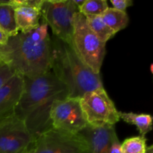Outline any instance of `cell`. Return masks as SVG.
<instances>
[{
    "label": "cell",
    "instance_id": "obj_17",
    "mask_svg": "<svg viewBox=\"0 0 153 153\" xmlns=\"http://www.w3.org/2000/svg\"><path fill=\"white\" fill-rule=\"evenodd\" d=\"M146 148V138L145 136L139 135L129 137L121 143L122 153H145Z\"/></svg>",
    "mask_w": 153,
    "mask_h": 153
},
{
    "label": "cell",
    "instance_id": "obj_12",
    "mask_svg": "<svg viewBox=\"0 0 153 153\" xmlns=\"http://www.w3.org/2000/svg\"><path fill=\"white\" fill-rule=\"evenodd\" d=\"M15 18L19 31L29 32L40 26V9L29 6H17L15 7Z\"/></svg>",
    "mask_w": 153,
    "mask_h": 153
},
{
    "label": "cell",
    "instance_id": "obj_11",
    "mask_svg": "<svg viewBox=\"0 0 153 153\" xmlns=\"http://www.w3.org/2000/svg\"><path fill=\"white\" fill-rule=\"evenodd\" d=\"M90 146V153H106L112 139L117 135L114 126L88 125L80 131Z\"/></svg>",
    "mask_w": 153,
    "mask_h": 153
},
{
    "label": "cell",
    "instance_id": "obj_16",
    "mask_svg": "<svg viewBox=\"0 0 153 153\" xmlns=\"http://www.w3.org/2000/svg\"><path fill=\"white\" fill-rule=\"evenodd\" d=\"M87 23L91 31L102 43H106L115 35V33L103 22L101 16H85Z\"/></svg>",
    "mask_w": 153,
    "mask_h": 153
},
{
    "label": "cell",
    "instance_id": "obj_1",
    "mask_svg": "<svg viewBox=\"0 0 153 153\" xmlns=\"http://www.w3.org/2000/svg\"><path fill=\"white\" fill-rule=\"evenodd\" d=\"M23 78V91L14 114L25 122L36 139L42 132L52 128V104L56 100L68 97L69 91L52 71L33 79Z\"/></svg>",
    "mask_w": 153,
    "mask_h": 153
},
{
    "label": "cell",
    "instance_id": "obj_2",
    "mask_svg": "<svg viewBox=\"0 0 153 153\" xmlns=\"http://www.w3.org/2000/svg\"><path fill=\"white\" fill-rule=\"evenodd\" d=\"M51 52L48 25L41 22L36 29L9 37L1 61L23 77L33 79L51 71Z\"/></svg>",
    "mask_w": 153,
    "mask_h": 153
},
{
    "label": "cell",
    "instance_id": "obj_18",
    "mask_svg": "<svg viewBox=\"0 0 153 153\" xmlns=\"http://www.w3.org/2000/svg\"><path fill=\"white\" fill-rule=\"evenodd\" d=\"M108 2L106 0H85L79 10L84 16H101L108 8Z\"/></svg>",
    "mask_w": 153,
    "mask_h": 153
},
{
    "label": "cell",
    "instance_id": "obj_19",
    "mask_svg": "<svg viewBox=\"0 0 153 153\" xmlns=\"http://www.w3.org/2000/svg\"><path fill=\"white\" fill-rule=\"evenodd\" d=\"M13 68L6 63L0 61V89L16 74Z\"/></svg>",
    "mask_w": 153,
    "mask_h": 153
},
{
    "label": "cell",
    "instance_id": "obj_8",
    "mask_svg": "<svg viewBox=\"0 0 153 153\" xmlns=\"http://www.w3.org/2000/svg\"><path fill=\"white\" fill-rule=\"evenodd\" d=\"M35 138L16 115L0 120V153H25Z\"/></svg>",
    "mask_w": 153,
    "mask_h": 153
},
{
    "label": "cell",
    "instance_id": "obj_3",
    "mask_svg": "<svg viewBox=\"0 0 153 153\" xmlns=\"http://www.w3.org/2000/svg\"><path fill=\"white\" fill-rule=\"evenodd\" d=\"M51 46V71L67 87L69 97L81 98L87 92L103 88L100 73L87 67L71 46L55 37Z\"/></svg>",
    "mask_w": 153,
    "mask_h": 153
},
{
    "label": "cell",
    "instance_id": "obj_24",
    "mask_svg": "<svg viewBox=\"0 0 153 153\" xmlns=\"http://www.w3.org/2000/svg\"><path fill=\"white\" fill-rule=\"evenodd\" d=\"M145 153H153V146H147V148H146V152H145Z\"/></svg>",
    "mask_w": 153,
    "mask_h": 153
},
{
    "label": "cell",
    "instance_id": "obj_14",
    "mask_svg": "<svg viewBox=\"0 0 153 153\" xmlns=\"http://www.w3.org/2000/svg\"><path fill=\"white\" fill-rule=\"evenodd\" d=\"M120 119L137 127L140 135L145 136L152 129V117L147 114L119 111Z\"/></svg>",
    "mask_w": 153,
    "mask_h": 153
},
{
    "label": "cell",
    "instance_id": "obj_20",
    "mask_svg": "<svg viewBox=\"0 0 153 153\" xmlns=\"http://www.w3.org/2000/svg\"><path fill=\"white\" fill-rule=\"evenodd\" d=\"M111 3L113 5V8L123 12H126L127 7L133 4L131 0H111Z\"/></svg>",
    "mask_w": 153,
    "mask_h": 153
},
{
    "label": "cell",
    "instance_id": "obj_26",
    "mask_svg": "<svg viewBox=\"0 0 153 153\" xmlns=\"http://www.w3.org/2000/svg\"><path fill=\"white\" fill-rule=\"evenodd\" d=\"M25 153H34V146H33L31 148V149H28V150L27 151V152Z\"/></svg>",
    "mask_w": 153,
    "mask_h": 153
},
{
    "label": "cell",
    "instance_id": "obj_25",
    "mask_svg": "<svg viewBox=\"0 0 153 153\" xmlns=\"http://www.w3.org/2000/svg\"><path fill=\"white\" fill-rule=\"evenodd\" d=\"M3 46L0 45V61H1L3 57Z\"/></svg>",
    "mask_w": 153,
    "mask_h": 153
},
{
    "label": "cell",
    "instance_id": "obj_21",
    "mask_svg": "<svg viewBox=\"0 0 153 153\" xmlns=\"http://www.w3.org/2000/svg\"><path fill=\"white\" fill-rule=\"evenodd\" d=\"M106 153H122L121 151V143L118 139L117 135H115L112 139Z\"/></svg>",
    "mask_w": 153,
    "mask_h": 153
},
{
    "label": "cell",
    "instance_id": "obj_9",
    "mask_svg": "<svg viewBox=\"0 0 153 153\" xmlns=\"http://www.w3.org/2000/svg\"><path fill=\"white\" fill-rule=\"evenodd\" d=\"M54 128L77 134L88 126L80 104V98L67 97L54 102L50 110Z\"/></svg>",
    "mask_w": 153,
    "mask_h": 153
},
{
    "label": "cell",
    "instance_id": "obj_6",
    "mask_svg": "<svg viewBox=\"0 0 153 153\" xmlns=\"http://www.w3.org/2000/svg\"><path fill=\"white\" fill-rule=\"evenodd\" d=\"M80 104L88 125L115 126L120 120L119 111L104 87L84 94L80 98Z\"/></svg>",
    "mask_w": 153,
    "mask_h": 153
},
{
    "label": "cell",
    "instance_id": "obj_4",
    "mask_svg": "<svg viewBox=\"0 0 153 153\" xmlns=\"http://www.w3.org/2000/svg\"><path fill=\"white\" fill-rule=\"evenodd\" d=\"M105 45L91 31L85 16L78 12L75 16L71 47L81 61L96 74L100 73Z\"/></svg>",
    "mask_w": 153,
    "mask_h": 153
},
{
    "label": "cell",
    "instance_id": "obj_13",
    "mask_svg": "<svg viewBox=\"0 0 153 153\" xmlns=\"http://www.w3.org/2000/svg\"><path fill=\"white\" fill-rule=\"evenodd\" d=\"M0 28L10 37L19 33L15 18V7L10 4V1H0Z\"/></svg>",
    "mask_w": 153,
    "mask_h": 153
},
{
    "label": "cell",
    "instance_id": "obj_10",
    "mask_svg": "<svg viewBox=\"0 0 153 153\" xmlns=\"http://www.w3.org/2000/svg\"><path fill=\"white\" fill-rule=\"evenodd\" d=\"M23 88V76L16 73L0 89V120L14 115Z\"/></svg>",
    "mask_w": 153,
    "mask_h": 153
},
{
    "label": "cell",
    "instance_id": "obj_15",
    "mask_svg": "<svg viewBox=\"0 0 153 153\" xmlns=\"http://www.w3.org/2000/svg\"><path fill=\"white\" fill-rule=\"evenodd\" d=\"M103 22L116 34L126 28L129 22V18L126 12L108 7L101 15Z\"/></svg>",
    "mask_w": 153,
    "mask_h": 153
},
{
    "label": "cell",
    "instance_id": "obj_7",
    "mask_svg": "<svg viewBox=\"0 0 153 153\" xmlns=\"http://www.w3.org/2000/svg\"><path fill=\"white\" fill-rule=\"evenodd\" d=\"M34 153H90L85 137L54 128L39 134L34 140Z\"/></svg>",
    "mask_w": 153,
    "mask_h": 153
},
{
    "label": "cell",
    "instance_id": "obj_5",
    "mask_svg": "<svg viewBox=\"0 0 153 153\" xmlns=\"http://www.w3.org/2000/svg\"><path fill=\"white\" fill-rule=\"evenodd\" d=\"M79 12L73 0H43L42 22L52 28L54 37L72 46L75 16Z\"/></svg>",
    "mask_w": 153,
    "mask_h": 153
},
{
    "label": "cell",
    "instance_id": "obj_22",
    "mask_svg": "<svg viewBox=\"0 0 153 153\" xmlns=\"http://www.w3.org/2000/svg\"><path fill=\"white\" fill-rule=\"evenodd\" d=\"M9 37H10L0 28V45L1 46H5L7 43Z\"/></svg>",
    "mask_w": 153,
    "mask_h": 153
},
{
    "label": "cell",
    "instance_id": "obj_23",
    "mask_svg": "<svg viewBox=\"0 0 153 153\" xmlns=\"http://www.w3.org/2000/svg\"><path fill=\"white\" fill-rule=\"evenodd\" d=\"M73 3H74V4L77 6L78 8L79 9V7H82V6L83 5V4L85 3V0H73Z\"/></svg>",
    "mask_w": 153,
    "mask_h": 153
}]
</instances>
